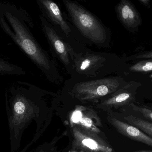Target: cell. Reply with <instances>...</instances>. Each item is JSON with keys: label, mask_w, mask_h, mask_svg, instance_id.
I'll return each mask as SVG.
<instances>
[{"label": "cell", "mask_w": 152, "mask_h": 152, "mask_svg": "<svg viewBox=\"0 0 152 152\" xmlns=\"http://www.w3.org/2000/svg\"><path fill=\"white\" fill-rule=\"evenodd\" d=\"M34 22L28 12L13 4L0 2V27L42 72L49 82H64L56 61L44 50L30 31Z\"/></svg>", "instance_id": "cell-1"}, {"label": "cell", "mask_w": 152, "mask_h": 152, "mask_svg": "<svg viewBox=\"0 0 152 152\" xmlns=\"http://www.w3.org/2000/svg\"><path fill=\"white\" fill-rule=\"evenodd\" d=\"M41 90L30 83L18 81L5 91L11 152H19L23 132L33 120L39 117L37 96Z\"/></svg>", "instance_id": "cell-2"}, {"label": "cell", "mask_w": 152, "mask_h": 152, "mask_svg": "<svg viewBox=\"0 0 152 152\" xmlns=\"http://www.w3.org/2000/svg\"><path fill=\"white\" fill-rule=\"evenodd\" d=\"M113 59L111 54L86 47L75 53L69 79L80 82L109 77L113 71Z\"/></svg>", "instance_id": "cell-3"}, {"label": "cell", "mask_w": 152, "mask_h": 152, "mask_svg": "<svg viewBox=\"0 0 152 152\" xmlns=\"http://www.w3.org/2000/svg\"><path fill=\"white\" fill-rule=\"evenodd\" d=\"M70 20L81 35L99 47H109L110 33L93 13L77 2L63 0Z\"/></svg>", "instance_id": "cell-4"}, {"label": "cell", "mask_w": 152, "mask_h": 152, "mask_svg": "<svg viewBox=\"0 0 152 152\" xmlns=\"http://www.w3.org/2000/svg\"><path fill=\"white\" fill-rule=\"evenodd\" d=\"M121 81L117 77L109 76L87 81H65L64 88L72 98L82 103L101 102L118 91Z\"/></svg>", "instance_id": "cell-5"}, {"label": "cell", "mask_w": 152, "mask_h": 152, "mask_svg": "<svg viewBox=\"0 0 152 152\" xmlns=\"http://www.w3.org/2000/svg\"><path fill=\"white\" fill-rule=\"evenodd\" d=\"M39 17L42 29L53 54L62 63L68 74L71 75L75 51L67 40L42 14Z\"/></svg>", "instance_id": "cell-6"}, {"label": "cell", "mask_w": 152, "mask_h": 152, "mask_svg": "<svg viewBox=\"0 0 152 152\" xmlns=\"http://www.w3.org/2000/svg\"><path fill=\"white\" fill-rule=\"evenodd\" d=\"M36 1L42 15L67 40L76 52L86 48L81 40L76 37L57 4L51 0H37Z\"/></svg>", "instance_id": "cell-7"}, {"label": "cell", "mask_w": 152, "mask_h": 152, "mask_svg": "<svg viewBox=\"0 0 152 152\" xmlns=\"http://www.w3.org/2000/svg\"><path fill=\"white\" fill-rule=\"evenodd\" d=\"M73 149L78 152H113L110 145L96 133L73 127Z\"/></svg>", "instance_id": "cell-8"}, {"label": "cell", "mask_w": 152, "mask_h": 152, "mask_svg": "<svg viewBox=\"0 0 152 152\" xmlns=\"http://www.w3.org/2000/svg\"><path fill=\"white\" fill-rule=\"evenodd\" d=\"M70 123L72 127L78 126L98 134L101 133L98 127L102 126L97 113L92 109L77 105L71 114Z\"/></svg>", "instance_id": "cell-9"}, {"label": "cell", "mask_w": 152, "mask_h": 152, "mask_svg": "<svg viewBox=\"0 0 152 152\" xmlns=\"http://www.w3.org/2000/svg\"><path fill=\"white\" fill-rule=\"evenodd\" d=\"M109 120L111 124L121 134L133 140L152 147V137L144 133L141 129L116 118H110Z\"/></svg>", "instance_id": "cell-10"}, {"label": "cell", "mask_w": 152, "mask_h": 152, "mask_svg": "<svg viewBox=\"0 0 152 152\" xmlns=\"http://www.w3.org/2000/svg\"><path fill=\"white\" fill-rule=\"evenodd\" d=\"M117 92L100 102L96 107L104 110L117 108L126 104L131 98V95L129 93Z\"/></svg>", "instance_id": "cell-11"}, {"label": "cell", "mask_w": 152, "mask_h": 152, "mask_svg": "<svg viewBox=\"0 0 152 152\" xmlns=\"http://www.w3.org/2000/svg\"><path fill=\"white\" fill-rule=\"evenodd\" d=\"M124 119L127 123L136 127L142 132L152 137V123L132 115H126Z\"/></svg>", "instance_id": "cell-12"}, {"label": "cell", "mask_w": 152, "mask_h": 152, "mask_svg": "<svg viewBox=\"0 0 152 152\" xmlns=\"http://www.w3.org/2000/svg\"><path fill=\"white\" fill-rule=\"evenodd\" d=\"M117 12L121 20L126 25L131 24L134 19L135 14L129 4L122 1L117 7Z\"/></svg>", "instance_id": "cell-13"}, {"label": "cell", "mask_w": 152, "mask_h": 152, "mask_svg": "<svg viewBox=\"0 0 152 152\" xmlns=\"http://www.w3.org/2000/svg\"><path fill=\"white\" fill-rule=\"evenodd\" d=\"M0 74L23 76L26 75V72L21 67L0 58Z\"/></svg>", "instance_id": "cell-14"}, {"label": "cell", "mask_w": 152, "mask_h": 152, "mask_svg": "<svg viewBox=\"0 0 152 152\" xmlns=\"http://www.w3.org/2000/svg\"><path fill=\"white\" fill-rule=\"evenodd\" d=\"M133 109L135 111L142 114L145 118L152 120V108L151 109L133 105Z\"/></svg>", "instance_id": "cell-15"}, {"label": "cell", "mask_w": 152, "mask_h": 152, "mask_svg": "<svg viewBox=\"0 0 152 152\" xmlns=\"http://www.w3.org/2000/svg\"><path fill=\"white\" fill-rule=\"evenodd\" d=\"M133 70L138 71H148L152 70V62H144L137 63L131 68Z\"/></svg>", "instance_id": "cell-16"}, {"label": "cell", "mask_w": 152, "mask_h": 152, "mask_svg": "<svg viewBox=\"0 0 152 152\" xmlns=\"http://www.w3.org/2000/svg\"><path fill=\"white\" fill-rule=\"evenodd\" d=\"M134 152H152V151H136Z\"/></svg>", "instance_id": "cell-17"}, {"label": "cell", "mask_w": 152, "mask_h": 152, "mask_svg": "<svg viewBox=\"0 0 152 152\" xmlns=\"http://www.w3.org/2000/svg\"><path fill=\"white\" fill-rule=\"evenodd\" d=\"M151 76L152 77V75H151Z\"/></svg>", "instance_id": "cell-18"}]
</instances>
